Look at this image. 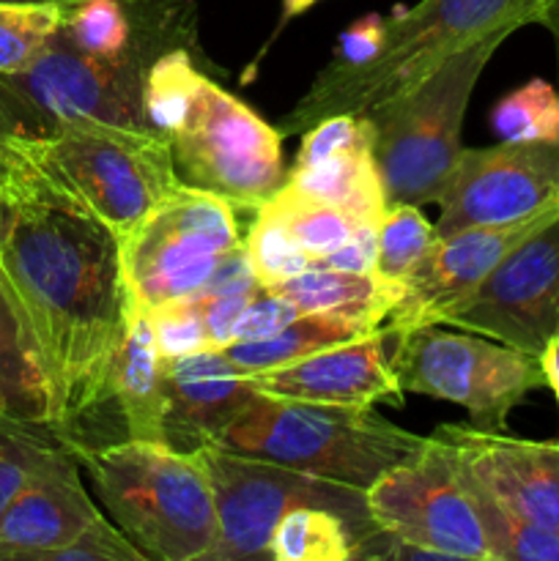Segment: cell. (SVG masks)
Wrapping results in <instances>:
<instances>
[{"instance_id": "1", "label": "cell", "mask_w": 559, "mask_h": 561, "mask_svg": "<svg viewBox=\"0 0 559 561\" xmlns=\"http://www.w3.org/2000/svg\"><path fill=\"white\" fill-rule=\"evenodd\" d=\"M0 288L49 378L55 438L82 447L126 323L121 239L42 173L0 214Z\"/></svg>"}, {"instance_id": "2", "label": "cell", "mask_w": 559, "mask_h": 561, "mask_svg": "<svg viewBox=\"0 0 559 561\" xmlns=\"http://www.w3.org/2000/svg\"><path fill=\"white\" fill-rule=\"evenodd\" d=\"M551 0H420L387 16L378 53L354 69L323 66L305 96L280 121V135H305L329 115L367 113L409 91L453 55L488 36L543 25Z\"/></svg>"}, {"instance_id": "3", "label": "cell", "mask_w": 559, "mask_h": 561, "mask_svg": "<svg viewBox=\"0 0 559 561\" xmlns=\"http://www.w3.org/2000/svg\"><path fill=\"white\" fill-rule=\"evenodd\" d=\"M71 455L91 477L110 520L146 561H208L217 507L201 455L159 442H115Z\"/></svg>"}, {"instance_id": "4", "label": "cell", "mask_w": 559, "mask_h": 561, "mask_svg": "<svg viewBox=\"0 0 559 561\" xmlns=\"http://www.w3.org/2000/svg\"><path fill=\"white\" fill-rule=\"evenodd\" d=\"M422 442L425 436L392 425L370 405L307 403L261 392L219 438L236 453L356 491H367Z\"/></svg>"}, {"instance_id": "5", "label": "cell", "mask_w": 559, "mask_h": 561, "mask_svg": "<svg viewBox=\"0 0 559 561\" xmlns=\"http://www.w3.org/2000/svg\"><path fill=\"white\" fill-rule=\"evenodd\" d=\"M507 36H488L438 66L433 75L389 102L367 110L373 124V159L387 206H425L436 201L460 153L466 107L480 75Z\"/></svg>"}, {"instance_id": "6", "label": "cell", "mask_w": 559, "mask_h": 561, "mask_svg": "<svg viewBox=\"0 0 559 561\" xmlns=\"http://www.w3.org/2000/svg\"><path fill=\"white\" fill-rule=\"evenodd\" d=\"M33 168L118 239L179 186L168 137L102 121L58 124V135L44 142Z\"/></svg>"}, {"instance_id": "7", "label": "cell", "mask_w": 559, "mask_h": 561, "mask_svg": "<svg viewBox=\"0 0 559 561\" xmlns=\"http://www.w3.org/2000/svg\"><path fill=\"white\" fill-rule=\"evenodd\" d=\"M389 362L403 392L464 405L480 431H507L510 411L526 394L546 387L540 356L438 323L395 332Z\"/></svg>"}, {"instance_id": "8", "label": "cell", "mask_w": 559, "mask_h": 561, "mask_svg": "<svg viewBox=\"0 0 559 561\" xmlns=\"http://www.w3.org/2000/svg\"><path fill=\"white\" fill-rule=\"evenodd\" d=\"M179 184L255 214L285 184L283 135L206 75L168 135Z\"/></svg>"}, {"instance_id": "9", "label": "cell", "mask_w": 559, "mask_h": 561, "mask_svg": "<svg viewBox=\"0 0 559 561\" xmlns=\"http://www.w3.org/2000/svg\"><path fill=\"white\" fill-rule=\"evenodd\" d=\"M236 208L223 197L179 184L121 239L126 296L142 310L203 290L219 261L241 244Z\"/></svg>"}, {"instance_id": "10", "label": "cell", "mask_w": 559, "mask_h": 561, "mask_svg": "<svg viewBox=\"0 0 559 561\" xmlns=\"http://www.w3.org/2000/svg\"><path fill=\"white\" fill-rule=\"evenodd\" d=\"M367 518L438 559L491 561L453 444L436 431L365 491Z\"/></svg>"}, {"instance_id": "11", "label": "cell", "mask_w": 559, "mask_h": 561, "mask_svg": "<svg viewBox=\"0 0 559 561\" xmlns=\"http://www.w3.org/2000/svg\"><path fill=\"white\" fill-rule=\"evenodd\" d=\"M206 463L217 507V542L208 561L269 559V540L285 513L305 504L332 507L370 520L365 491L316 480L288 466L212 444L197 453Z\"/></svg>"}, {"instance_id": "12", "label": "cell", "mask_w": 559, "mask_h": 561, "mask_svg": "<svg viewBox=\"0 0 559 561\" xmlns=\"http://www.w3.org/2000/svg\"><path fill=\"white\" fill-rule=\"evenodd\" d=\"M431 323L543 356L559 332V217L521 241L477 288L442 307Z\"/></svg>"}, {"instance_id": "13", "label": "cell", "mask_w": 559, "mask_h": 561, "mask_svg": "<svg viewBox=\"0 0 559 561\" xmlns=\"http://www.w3.org/2000/svg\"><path fill=\"white\" fill-rule=\"evenodd\" d=\"M159 27H153L135 49L118 58H102L77 49L60 31L49 38L36 60L20 75H9L55 124L102 121V124L151 129L146 121V77L159 49Z\"/></svg>"}, {"instance_id": "14", "label": "cell", "mask_w": 559, "mask_h": 561, "mask_svg": "<svg viewBox=\"0 0 559 561\" xmlns=\"http://www.w3.org/2000/svg\"><path fill=\"white\" fill-rule=\"evenodd\" d=\"M436 236L529 217L559 203V140L460 148L438 186Z\"/></svg>"}, {"instance_id": "15", "label": "cell", "mask_w": 559, "mask_h": 561, "mask_svg": "<svg viewBox=\"0 0 559 561\" xmlns=\"http://www.w3.org/2000/svg\"><path fill=\"white\" fill-rule=\"evenodd\" d=\"M554 217H559V203L510 222L475 225L438 236L427 261L406 283L403 299L389 312L387 327L398 334L427 327L442 307L477 288L521 241L546 228Z\"/></svg>"}, {"instance_id": "16", "label": "cell", "mask_w": 559, "mask_h": 561, "mask_svg": "<svg viewBox=\"0 0 559 561\" xmlns=\"http://www.w3.org/2000/svg\"><path fill=\"white\" fill-rule=\"evenodd\" d=\"M460 466L480 480L504 507L537 526L559 531V444L526 442L504 431L442 425Z\"/></svg>"}, {"instance_id": "17", "label": "cell", "mask_w": 559, "mask_h": 561, "mask_svg": "<svg viewBox=\"0 0 559 561\" xmlns=\"http://www.w3.org/2000/svg\"><path fill=\"white\" fill-rule=\"evenodd\" d=\"M102 518L75 455L55 444L22 491L0 513V561H47Z\"/></svg>"}, {"instance_id": "18", "label": "cell", "mask_w": 559, "mask_h": 561, "mask_svg": "<svg viewBox=\"0 0 559 561\" xmlns=\"http://www.w3.org/2000/svg\"><path fill=\"white\" fill-rule=\"evenodd\" d=\"M389 340L392 329L378 327L365 337L332 345L294 365L274 367L247 378L258 392L272 398L354 405V409H367L376 403L398 405L403 400V387L389 362Z\"/></svg>"}, {"instance_id": "19", "label": "cell", "mask_w": 559, "mask_h": 561, "mask_svg": "<svg viewBox=\"0 0 559 561\" xmlns=\"http://www.w3.org/2000/svg\"><path fill=\"white\" fill-rule=\"evenodd\" d=\"M164 444L179 453H201L219 444L250 409L258 389L225 359L223 348L162 356Z\"/></svg>"}, {"instance_id": "20", "label": "cell", "mask_w": 559, "mask_h": 561, "mask_svg": "<svg viewBox=\"0 0 559 561\" xmlns=\"http://www.w3.org/2000/svg\"><path fill=\"white\" fill-rule=\"evenodd\" d=\"M102 414L113 416L121 431V442L164 444L162 354L157 348L148 310L132 301L126 310L124 332L115 345L113 365H110L107 387H104L102 409H99V416Z\"/></svg>"}, {"instance_id": "21", "label": "cell", "mask_w": 559, "mask_h": 561, "mask_svg": "<svg viewBox=\"0 0 559 561\" xmlns=\"http://www.w3.org/2000/svg\"><path fill=\"white\" fill-rule=\"evenodd\" d=\"M266 288V285H263ZM299 312H329L378 329L403 299V288L384 283L378 274H354L312 263L305 272L269 285Z\"/></svg>"}, {"instance_id": "22", "label": "cell", "mask_w": 559, "mask_h": 561, "mask_svg": "<svg viewBox=\"0 0 559 561\" xmlns=\"http://www.w3.org/2000/svg\"><path fill=\"white\" fill-rule=\"evenodd\" d=\"M285 184L299 195L349 214L356 225H378L387 214V195L373 159V140L345 148L307 168H294Z\"/></svg>"}, {"instance_id": "23", "label": "cell", "mask_w": 559, "mask_h": 561, "mask_svg": "<svg viewBox=\"0 0 559 561\" xmlns=\"http://www.w3.org/2000/svg\"><path fill=\"white\" fill-rule=\"evenodd\" d=\"M0 414L55 433V398L38 351L0 288Z\"/></svg>"}, {"instance_id": "24", "label": "cell", "mask_w": 559, "mask_h": 561, "mask_svg": "<svg viewBox=\"0 0 559 561\" xmlns=\"http://www.w3.org/2000/svg\"><path fill=\"white\" fill-rule=\"evenodd\" d=\"M376 332L360 321H351L343 316H329V312H301L288 327L269 334L263 340H250V343H230L225 345L223 354L239 376H255V373L274 370V367L294 365L305 356L318 354L332 345L351 343L356 337Z\"/></svg>"}, {"instance_id": "25", "label": "cell", "mask_w": 559, "mask_h": 561, "mask_svg": "<svg viewBox=\"0 0 559 561\" xmlns=\"http://www.w3.org/2000/svg\"><path fill=\"white\" fill-rule=\"evenodd\" d=\"M376 526L332 507L305 504L283 515L269 540L272 561H349Z\"/></svg>"}, {"instance_id": "26", "label": "cell", "mask_w": 559, "mask_h": 561, "mask_svg": "<svg viewBox=\"0 0 559 561\" xmlns=\"http://www.w3.org/2000/svg\"><path fill=\"white\" fill-rule=\"evenodd\" d=\"M458 458V455H455ZM460 466V460H458ZM491 561H559V531L537 526L504 507L480 480L460 466Z\"/></svg>"}, {"instance_id": "27", "label": "cell", "mask_w": 559, "mask_h": 561, "mask_svg": "<svg viewBox=\"0 0 559 561\" xmlns=\"http://www.w3.org/2000/svg\"><path fill=\"white\" fill-rule=\"evenodd\" d=\"M148 14L135 22L126 9V0H77L66 5L60 36L75 44L77 49L102 58H118V55L135 49L148 36Z\"/></svg>"}, {"instance_id": "28", "label": "cell", "mask_w": 559, "mask_h": 561, "mask_svg": "<svg viewBox=\"0 0 559 561\" xmlns=\"http://www.w3.org/2000/svg\"><path fill=\"white\" fill-rule=\"evenodd\" d=\"M261 208H266L288 230L290 239L312 257V263L327 257L340 244H345L356 228V222L349 214L338 211V208L327 206V203L312 201V197L299 195L288 184L280 186L277 195L269 203H263Z\"/></svg>"}, {"instance_id": "29", "label": "cell", "mask_w": 559, "mask_h": 561, "mask_svg": "<svg viewBox=\"0 0 559 561\" xmlns=\"http://www.w3.org/2000/svg\"><path fill=\"white\" fill-rule=\"evenodd\" d=\"M436 239V228L422 217L420 206H387V214L378 222L376 274L384 283L406 290V283L420 272Z\"/></svg>"}, {"instance_id": "30", "label": "cell", "mask_w": 559, "mask_h": 561, "mask_svg": "<svg viewBox=\"0 0 559 561\" xmlns=\"http://www.w3.org/2000/svg\"><path fill=\"white\" fill-rule=\"evenodd\" d=\"M491 126L504 142L559 140V91L546 80H529L499 99Z\"/></svg>"}, {"instance_id": "31", "label": "cell", "mask_w": 559, "mask_h": 561, "mask_svg": "<svg viewBox=\"0 0 559 561\" xmlns=\"http://www.w3.org/2000/svg\"><path fill=\"white\" fill-rule=\"evenodd\" d=\"M66 5L0 3V75H20L64 25Z\"/></svg>"}, {"instance_id": "32", "label": "cell", "mask_w": 559, "mask_h": 561, "mask_svg": "<svg viewBox=\"0 0 559 561\" xmlns=\"http://www.w3.org/2000/svg\"><path fill=\"white\" fill-rule=\"evenodd\" d=\"M201 77L203 71H197L184 47H173L159 55L148 69L146 93H142L148 126L168 137L190 107Z\"/></svg>"}, {"instance_id": "33", "label": "cell", "mask_w": 559, "mask_h": 561, "mask_svg": "<svg viewBox=\"0 0 559 561\" xmlns=\"http://www.w3.org/2000/svg\"><path fill=\"white\" fill-rule=\"evenodd\" d=\"M55 135L58 124L9 75H0V157L33 168Z\"/></svg>"}, {"instance_id": "34", "label": "cell", "mask_w": 559, "mask_h": 561, "mask_svg": "<svg viewBox=\"0 0 559 561\" xmlns=\"http://www.w3.org/2000/svg\"><path fill=\"white\" fill-rule=\"evenodd\" d=\"M244 247L258 285H266V288L312 266V257L290 239L288 230L266 208L255 211Z\"/></svg>"}, {"instance_id": "35", "label": "cell", "mask_w": 559, "mask_h": 561, "mask_svg": "<svg viewBox=\"0 0 559 561\" xmlns=\"http://www.w3.org/2000/svg\"><path fill=\"white\" fill-rule=\"evenodd\" d=\"M55 444L60 442L47 427L3 420L0 425V513L31 480V474L42 466Z\"/></svg>"}, {"instance_id": "36", "label": "cell", "mask_w": 559, "mask_h": 561, "mask_svg": "<svg viewBox=\"0 0 559 561\" xmlns=\"http://www.w3.org/2000/svg\"><path fill=\"white\" fill-rule=\"evenodd\" d=\"M148 318H151L157 348L164 359L168 356H184L195 354V351L214 348L201 310H197V305L190 296L157 307V310H148Z\"/></svg>"}, {"instance_id": "37", "label": "cell", "mask_w": 559, "mask_h": 561, "mask_svg": "<svg viewBox=\"0 0 559 561\" xmlns=\"http://www.w3.org/2000/svg\"><path fill=\"white\" fill-rule=\"evenodd\" d=\"M47 561H146V557L113 520L102 515L88 529H82L69 546L49 553Z\"/></svg>"}, {"instance_id": "38", "label": "cell", "mask_w": 559, "mask_h": 561, "mask_svg": "<svg viewBox=\"0 0 559 561\" xmlns=\"http://www.w3.org/2000/svg\"><path fill=\"white\" fill-rule=\"evenodd\" d=\"M296 316H301V312L296 310L288 299H283L280 294H274L272 288H263V285H258V290L252 294V299L247 301V307L241 310V316L236 318L233 332H230V343H250V340L269 337V334H274V332H280L283 327H288Z\"/></svg>"}, {"instance_id": "39", "label": "cell", "mask_w": 559, "mask_h": 561, "mask_svg": "<svg viewBox=\"0 0 559 561\" xmlns=\"http://www.w3.org/2000/svg\"><path fill=\"white\" fill-rule=\"evenodd\" d=\"M384 25H387V16L367 14L362 20H356L351 27H345L340 33L334 58L327 66H332V69H354V66H362L365 60H370L378 53V47H381Z\"/></svg>"}, {"instance_id": "40", "label": "cell", "mask_w": 559, "mask_h": 561, "mask_svg": "<svg viewBox=\"0 0 559 561\" xmlns=\"http://www.w3.org/2000/svg\"><path fill=\"white\" fill-rule=\"evenodd\" d=\"M318 266L340 268L354 274H376L378 263V225H356L351 239L329 252L327 257L316 261Z\"/></svg>"}, {"instance_id": "41", "label": "cell", "mask_w": 559, "mask_h": 561, "mask_svg": "<svg viewBox=\"0 0 559 561\" xmlns=\"http://www.w3.org/2000/svg\"><path fill=\"white\" fill-rule=\"evenodd\" d=\"M36 175L38 170L31 168V164H20L0 157V201H5V197H16L22 195V192L31 190Z\"/></svg>"}, {"instance_id": "42", "label": "cell", "mask_w": 559, "mask_h": 561, "mask_svg": "<svg viewBox=\"0 0 559 561\" xmlns=\"http://www.w3.org/2000/svg\"><path fill=\"white\" fill-rule=\"evenodd\" d=\"M540 362H543V370H546V387H551L559 400V332L557 337L548 343V348L543 351Z\"/></svg>"}, {"instance_id": "43", "label": "cell", "mask_w": 559, "mask_h": 561, "mask_svg": "<svg viewBox=\"0 0 559 561\" xmlns=\"http://www.w3.org/2000/svg\"><path fill=\"white\" fill-rule=\"evenodd\" d=\"M316 3H321V0H283V20H294V16L305 14Z\"/></svg>"}, {"instance_id": "44", "label": "cell", "mask_w": 559, "mask_h": 561, "mask_svg": "<svg viewBox=\"0 0 559 561\" xmlns=\"http://www.w3.org/2000/svg\"><path fill=\"white\" fill-rule=\"evenodd\" d=\"M543 25H546L548 31H551L554 36L559 38V0H551V5H548L546 22H543Z\"/></svg>"}, {"instance_id": "45", "label": "cell", "mask_w": 559, "mask_h": 561, "mask_svg": "<svg viewBox=\"0 0 559 561\" xmlns=\"http://www.w3.org/2000/svg\"><path fill=\"white\" fill-rule=\"evenodd\" d=\"M0 3H58V5H69V3H77V0H0Z\"/></svg>"}, {"instance_id": "46", "label": "cell", "mask_w": 559, "mask_h": 561, "mask_svg": "<svg viewBox=\"0 0 559 561\" xmlns=\"http://www.w3.org/2000/svg\"><path fill=\"white\" fill-rule=\"evenodd\" d=\"M0 214H3V201H0Z\"/></svg>"}, {"instance_id": "47", "label": "cell", "mask_w": 559, "mask_h": 561, "mask_svg": "<svg viewBox=\"0 0 559 561\" xmlns=\"http://www.w3.org/2000/svg\"><path fill=\"white\" fill-rule=\"evenodd\" d=\"M3 420H5V416H0V425H3Z\"/></svg>"}, {"instance_id": "48", "label": "cell", "mask_w": 559, "mask_h": 561, "mask_svg": "<svg viewBox=\"0 0 559 561\" xmlns=\"http://www.w3.org/2000/svg\"><path fill=\"white\" fill-rule=\"evenodd\" d=\"M0 416H3V414H0Z\"/></svg>"}]
</instances>
